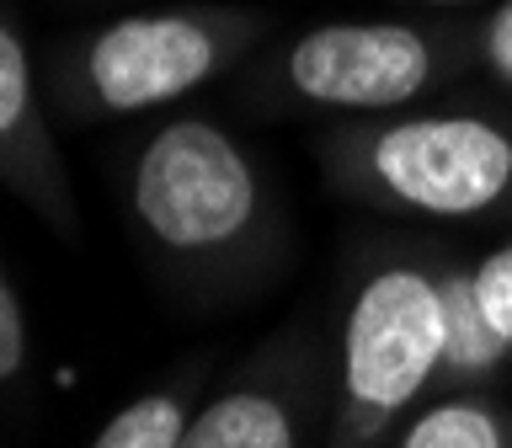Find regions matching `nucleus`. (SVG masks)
I'll return each instance as SVG.
<instances>
[{"label": "nucleus", "instance_id": "obj_1", "mask_svg": "<svg viewBox=\"0 0 512 448\" xmlns=\"http://www.w3.org/2000/svg\"><path fill=\"white\" fill-rule=\"evenodd\" d=\"M118 198L144 256L198 299L267 283L288 251V214L267 160L224 118H150L118 166Z\"/></svg>", "mask_w": 512, "mask_h": 448}, {"label": "nucleus", "instance_id": "obj_2", "mask_svg": "<svg viewBox=\"0 0 512 448\" xmlns=\"http://www.w3.org/2000/svg\"><path fill=\"white\" fill-rule=\"evenodd\" d=\"M272 22L240 0H171L118 11L54 43L43 59L59 128L166 118L267 48Z\"/></svg>", "mask_w": 512, "mask_h": 448}, {"label": "nucleus", "instance_id": "obj_3", "mask_svg": "<svg viewBox=\"0 0 512 448\" xmlns=\"http://www.w3.org/2000/svg\"><path fill=\"white\" fill-rule=\"evenodd\" d=\"M331 192L368 214L480 224L512 208V107L422 102L315 134Z\"/></svg>", "mask_w": 512, "mask_h": 448}, {"label": "nucleus", "instance_id": "obj_4", "mask_svg": "<svg viewBox=\"0 0 512 448\" xmlns=\"http://www.w3.org/2000/svg\"><path fill=\"white\" fill-rule=\"evenodd\" d=\"M443 262L422 246H368L352 267L331 347L320 448H390L443 379Z\"/></svg>", "mask_w": 512, "mask_h": 448}, {"label": "nucleus", "instance_id": "obj_5", "mask_svg": "<svg viewBox=\"0 0 512 448\" xmlns=\"http://www.w3.org/2000/svg\"><path fill=\"white\" fill-rule=\"evenodd\" d=\"M475 80L470 16H336L262 48L256 102L352 123L443 102Z\"/></svg>", "mask_w": 512, "mask_h": 448}, {"label": "nucleus", "instance_id": "obj_6", "mask_svg": "<svg viewBox=\"0 0 512 448\" xmlns=\"http://www.w3.org/2000/svg\"><path fill=\"white\" fill-rule=\"evenodd\" d=\"M331 358L310 326H283L219 384H208L182 448H320Z\"/></svg>", "mask_w": 512, "mask_h": 448}, {"label": "nucleus", "instance_id": "obj_7", "mask_svg": "<svg viewBox=\"0 0 512 448\" xmlns=\"http://www.w3.org/2000/svg\"><path fill=\"white\" fill-rule=\"evenodd\" d=\"M0 192L22 203L64 246L80 240V203L59 144V118L48 102L38 48L11 0H0Z\"/></svg>", "mask_w": 512, "mask_h": 448}, {"label": "nucleus", "instance_id": "obj_8", "mask_svg": "<svg viewBox=\"0 0 512 448\" xmlns=\"http://www.w3.org/2000/svg\"><path fill=\"white\" fill-rule=\"evenodd\" d=\"M203 363H182L155 384H144L139 395H128L118 411L96 427L91 448H182L187 422L203 400Z\"/></svg>", "mask_w": 512, "mask_h": 448}, {"label": "nucleus", "instance_id": "obj_9", "mask_svg": "<svg viewBox=\"0 0 512 448\" xmlns=\"http://www.w3.org/2000/svg\"><path fill=\"white\" fill-rule=\"evenodd\" d=\"M390 448H512V406L496 390H432Z\"/></svg>", "mask_w": 512, "mask_h": 448}, {"label": "nucleus", "instance_id": "obj_10", "mask_svg": "<svg viewBox=\"0 0 512 448\" xmlns=\"http://www.w3.org/2000/svg\"><path fill=\"white\" fill-rule=\"evenodd\" d=\"M507 352L480 315L470 262H443V379L438 390H491L496 374H507Z\"/></svg>", "mask_w": 512, "mask_h": 448}, {"label": "nucleus", "instance_id": "obj_11", "mask_svg": "<svg viewBox=\"0 0 512 448\" xmlns=\"http://www.w3.org/2000/svg\"><path fill=\"white\" fill-rule=\"evenodd\" d=\"M32 374V315L0 256V395H16Z\"/></svg>", "mask_w": 512, "mask_h": 448}, {"label": "nucleus", "instance_id": "obj_12", "mask_svg": "<svg viewBox=\"0 0 512 448\" xmlns=\"http://www.w3.org/2000/svg\"><path fill=\"white\" fill-rule=\"evenodd\" d=\"M470 59L475 80L512 96V0H491L470 16Z\"/></svg>", "mask_w": 512, "mask_h": 448}, {"label": "nucleus", "instance_id": "obj_13", "mask_svg": "<svg viewBox=\"0 0 512 448\" xmlns=\"http://www.w3.org/2000/svg\"><path fill=\"white\" fill-rule=\"evenodd\" d=\"M470 283H475L480 315H486V326L496 331V342H502L507 363H512V235L496 240L486 256H475Z\"/></svg>", "mask_w": 512, "mask_h": 448}, {"label": "nucleus", "instance_id": "obj_14", "mask_svg": "<svg viewBox=\"0 0 512 448\" xmlns=\"http://www.w3.org/2000/svg\"><path fill=\"white\" fill-rule=\"evenodd\" d=\"M406 6H422L427 16H475L491 0H406Z\"/></svg>", "mask_w": 512, "mask_h": 448}]
</instances>
